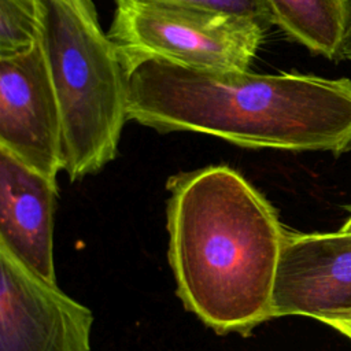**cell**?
<instances>
[{"label":"cell","instance_id":"obj_1","mask_svg":"<svg viewBox=\"0 0 351 351\" xmlns=\"http://www.w3.org/2000/svg\"><path fill=\"white\" fill-rule=\"evenodd\" d=\"M128 121L195 132L245 148L351 149V78L298 71H210L122 56Z\"/></svg>","mask_w":351,"mask_h":351},{"label":"cell","instance_id":"obj_2","mask_svg":"<svg viewBox=\"0 0 351 351\" xmlns=\"http://www.w3.org/2000/svg\"><path fill=\"white\" fill-rule=\"evenodd\" d=\"M169 191V261L185 307L219 335L273 318L287 236L273 206L223 165L181 173Z\"/></svg>","mask_w":351,"mask_h":351},{"label":"cell","instance_id":"obj_3","mask_svg":"<svg viewBox=\"0 0 351 351\" xmlns=\"http://www.w3.org/2000/svg\"><path fill=\"white\" fill-rule=\"evenodd\" d=\"M36 15L62 110L63 170L77 180L117 155L128 121L126 69L93 0H36Z\"/></svg>","mask_w":351,"mask_h":351},{"label":"cell","instance_id":"obj_4","mask_svg":"<svg viewBox=\"0 0 351 351\" xmlns=\"http://www.w3.org/2000/svg\"><path fill=\"white\" fill-rule=\"evenodd\" d=\"M110 38L125 58H155L210 71H247L266 27L174 0H114Z\"/></svg>","mask_w":351,"mask_h":351},{"label":"cell","instance_id":"obj_5","mask_svg":"<svg viewBox=\"0 0 351 351\" xmlns=\"http://www.w3.org/2000/svg\"><path fill=\"white\" fill-rule=\"evenodd\" d=\"M0 148L52 180L63 170L62 110L38 38L0 56Z\"/></svg>","mask_w":351,"mask_h":351},{"label":"cell","instance_id":"obj_6","mask_svg":"<svg viewBox=\"0 0 351 351\" xmlns=\"http://www.w3.org/2000/svg\"><path fill=\"white\" fill-rule=\"evenodd\" d=\"M93 315L0 248V351H90Z\"/></svg>","mask_w":351,"mask_h":351},{"label":"cell","instance_id":"obj_7","mask_svg":"<svg viewBox=\"0 0 351 351\" xmlns=\"http://www.w3.org/2000/svg\"><path fill=\"white\" fill-rule=\"evenodd\" d=\"M351 313V232H287L273 292V317L321 321Z\"/></svg>","mask_w":351,"mask_h":351},{"label":"cell","instance_id":"obj_8","mask_svg":"<svg viewBox=\"0 0 351 351\" xmlns=\"http://www.w3.org/2000/svg\"><path fill=\"white\" fill-rule=\"evenodd\" d=\"M56 191V180L0 148V248L52 284Z\"/></svg>","mask_w":351,"mask_h":351},{"label":"cell","instance_id":"obj_9","mask_svg":"<svg viewBox=\"0 0 351 351\" xmlns=\"http://www.w3.org/2000/svg\"><path fill=\"white\" fill-rule=\"evenodd\" d=\"M276 25L313 55L340 60L351 25V0H266Z\"/></svg>","mask_w":351,"mask_h":351},{"label":"cell","instance_id":"obj_10","mask_svg":"<svg viewBox=\"0 0 351 351\" xmlns=\"http://www.w3.org/2000/svg\"><path fill=\"white\" fill-rule=\"evenodd\" d=\"M37 38L36 0H0V56L23 51Z\"/></svg>","mask_w":351,"mask_h":351},{"label":"cell","instance_id":"obj_11","mask_svg":"<svg viewBox=\"0 0 351 351\" xmlns=\"http://www.w3.org/2000/svg\"><path fill=\"white\" fill-rule=\"evenodd\" d=\"M188 4H195L206 8H213L243 18H248L269 29L273 25V18L266 4V0H174Z\"/></svg>","mask_w":351,"mask_h":351},{"label":"cell","instance_id":"obj_12","mask_svg":"<svg viewBox=\"0 0 351 351\" xmlns=\"http://www.w3.org/2000/svg\"><path fill=\"white\" fill-rule=\"evenodd\" d=\"M319 322L333 328L335 330L340 332L343 336L351 340V313H343L337 315H330L322 318Z\"/></svg>","mask_w":351,"mask_h":351},{"label":"cell","instance_id":"obj_13","mask_svg":"<svg viewBox=\"0 0 351 351\" xmlns=\"http://www.w3.org/2000/svg\"><path fill=\"white\" fill-rule=\"evenodd\" d=\"M340 59L343 60H351V25L347 30L343 47H341V53H340Z\"/></svg>","mask_w":351,"mask_h":351},{"label":"cell","instance_id":"obj_14","mask_svg":"<svg viewBox=\"0 0 351 351\" xmlns=\"http://www.w3.org/2000/svg\"><path fill=\"white\" fill-rule=\"evenodd\" d=\"M340 230H343V232H351V215H350V218L343 223V226L340 228Z\"/></svg>","mask_w":351,"mask_h":351}]
</instances>
